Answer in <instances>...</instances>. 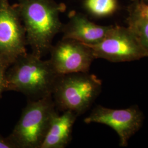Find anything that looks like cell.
Segmentation results:
<instances>
[{
  "label": "cell",
  "mask_w": 148,
  "mask_h": 148,
  "mask_svg": "<svg viewBox=\"0 0 148 148\" xmlns=\"http://www.w3.org/2000/svg\"><path fill=\"white\" fill-rule=\"evenodd\" d=\"M128 27L133 32L148 57V21L135 14L130 16Z\"/></svg>",
  "instance_id": "cell-11"
},
{
  "label": "cell",
  "mask_w": 148,
  "mask_h": 148,
  "mask_svg": "<svg viewBox=\"0 0 148 148\" xmlns=\"http://www.w3.org/2000/svg\"><path fill=\"white\" fill-rule=\"evenodd\" d=\"M5 69L0 70V95L2 91L5 89Z\"/></svg>",
  "instance_id": "cell-15"
},
{
  "label": "cell",
  "mask_w": 148,
  "mask_h": 148,
  "mask_svg": "<svg viewBox=\"0 0 148 148\" xmlns=\"http://www.w3.org/2000/svg\"><path fill=\"white\" fill-rule=\"evenodd\" d=\"M101 81L94 74L59 75L52 93L56 106L77 116L87 111L101 93Z\"/></svg>",
  "instance_id": "cell-3"
},
{
  "label": "cell",
  "mask_w": 148,
  "mask_h": 148,
  "mask_svg": "<svg viewBox=\"0 0 148 148\" xmlns=\"http://www.w3.org/2000/svg\"><path fill=\"white\" fill-rule=\"evenodd\" d=\"M85 45L91 49L95 59H104L114 63L131 62L147 57L137 37L128 27L112 25L101 41Z\"/></svg>",
  "instance_id": "cell-5"
},
{
  "label": "cell",
  "mask_w": 148,
  "mask_h": 148,
  "mask_svg": "<svg viewBox=\"0 0 148 148\" xmlns=\"http://www.w3.org/2000/svg\"><path fill=\"white\" fill-rule=\"evenodd\" d=\"M87 10L92 15L103 17L109 16L116 9V0H85Z\"/></svg>",
  "instance_id": "cell-12"
},
{
  "label": "cell",
  "mask_w": 148,
  "mask_h": 148,
  "mask_svg": "<svg viewBox=\"0 0 148 148\" xmlns=\"http://www.w3.org/2000/svg\"><path fill=\"white\" fill-rule=\"evenodd\" d=\"M14 5L25 30L27 45L32 53L42 58L49 52L54 37L62 32L60 14L66 6L54 0H18Z\"/></svg>",
  "instance_id": "cell-1"
},
{
  "label": "cell",
  "mask_w": 148,
  "mask_h": 148,
  "mask_svg": "<svg viewBox=\"0 0 148 148\" xmlns=\"http://www.w3.org/2000/svg\"><path fill=\"white\" fill-rule=\"evenodd\" d=\"M0 148H17L11 138L5 139L0 137Z\"/></svg>",
  "instance_id": "cell-14"
},
{
  "label": "cell",
  "mask_w": 148,
  "mask_h": 148,
  "mask_svg": "<svg viewBox=\"0 0 148 148\" xmlns=\"http://www.w3.org/2000/svg\"><path fill=\"white\" fill-rule=\"evenodd\" d=\"M7 76L5 89L21 92L34 101L52 95L59 74L50 63L33 53L16 59Z\"/></svg>",
  "instance_id": "cell-2"
},
{
  "label": "cell",
  "mask_w": 148,
  "mask_h": 148,
  "mask_svg": "<svg viewBox=\"0 0 148 148\" xmlns=\"http://www.w3.org/2000/svg\"><path fill=\"white\" fill-rule=\"evenodd\" d=\"M66 24L64 25L62 38L71 39L86 45H92L101 41L109 32L110 26L97 25L90 21L85 16L72 12Z\"/></svg>",
  "instance_id": "cell-9"
},
{
  "label": "cell",
  "mask_w": 148,
  "mask_h": 148,
  "mask_svg": "<svg viewBox=\"0 0 148 148\" xmlns=\"http://www.w3.org/2000/svg\"><path fill=\"white\" fill-rule=\"evenodd\" d=\"M49 52V60L59 75L87 73L95 59L90 47L71 39L62 38Z\"/></svg>",
  "instance_id": "cell-8"
},
{
  "label": "cell",
  "mask_w": 148,
  "mask_h": 148,
  "mask_svg": "<svg viewBox=\"0 0 148 148\" xmlns=\"http://www.w3.org/2000/svg\"><path fill=\"white\" fill-rule=\"evenodd\" d=\"M77 115L71 111L57 112L53 116L40 148H64L72 139V133Z\"/></svg>",
  "instance_id": "cell-10"
},
{
  "label": "cell",
  "mask_w": 148,
  "mask_h": 148,
  "mask_svg": "<svg viewBox=\"0 0 148 148\" xmlns=\"http://www.w3.org/2000/svg\"><path fill=\"white\" fill-rule=\"evenodd\" d=\"M143 115L137 106L125 109H112L97 106L84 119L86 123H98L114 130L120 138V145L127 147L129 139L139 130Z\"/></svg>",
  "instance_id": "cell-7"
},
{
  "label": "cell",
  "mask_w": 148,
  "mask_h": 148,
  "mask_svg": "<svg viewBox=\"0 0 148 148\" xmlns=\"http://www.w3.org/2000/svg\"><path fill=\"white\" fill-rule=\"evenodd\" d=\"M10 63H11V62L8 60L5 57L0 55V70L1 69H5V68L8 66Z\"/></svg>",
  "instance_id": "cell-16"
},
{
  "label": "cell",
  "mask_w": 148,
  "mask_h": 148,
  "mask_svg": "<svg viewBox=\"0 0 148 148\" xmlns=\"http://www.w3.org/2000/svg\"><path fill=\"white\" fill-rule=\"evenodd\" d=\"M52 95L29 100L10 138L17 148H40L57 113Z\"/></svg>",
  "instance_id": "cell-4"
},
{
  "label": "cell",
  "mask_w": 148,
  "mask_h": 148,
  "mask_svg": "<svg viewBox=\"0 0 148 148\" xmlns=\"http://www.w3.org/2000/svg\"><path fill=\"white\" fill-rule=\"evenodd\" d=\"M25 30L15 5L0 0V55L11 63L26 54Z\"/></svg>",
  "instance_id": "cell-6"
},
{
  "label": "cell",
  "mask_w": 148,
  "mask_h": 148,
  "mask_svg": "<svg viewBox=\"0 0 148 148\" xmlns=\"http://www.w3.org/2000/svg\"><path fill=\"white\" fill-rule=\"evenodd\" d=\"M134 14L143 19L148 21V5L145 2H140L138 4Z\"/></svg>",
  "instance_id": "cell-13"
},
{
  "label": "cell",
  "mask_w": 148,
  "mask_h": 148,
  "mask_svg": "<svg viewBox=\"0 0 148 148\" xmlns=\"http://www.w3.org/2000/svg\"><path fill=\"white\" fill-rule=\"evenodd\" d=\"M145 2H147V3H148V0H144Z\"/></svg>",
  "instance_id": "cell-17"
}]
</instances>
